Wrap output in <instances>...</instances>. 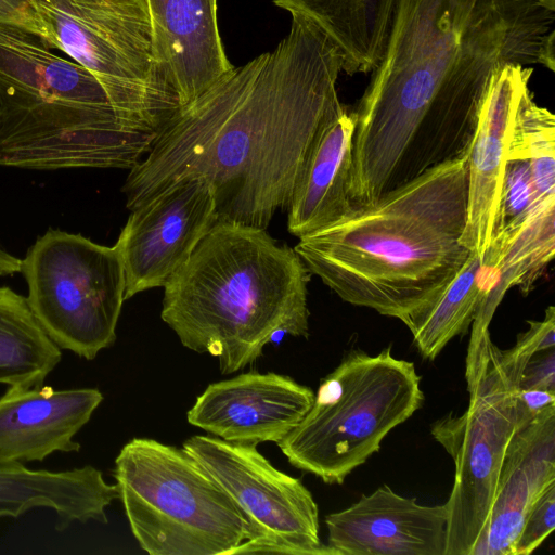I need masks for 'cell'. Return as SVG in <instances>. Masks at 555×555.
<instances>
[{"mask_svg": "<svg viewBox=\"0 0 555 555\" xmlns=\"http://www.w3.org/2000/svg\"><path fill=\"white\" fill-rule=\"evenodd\" d=\"M466 211L464 155L299 237L294 250L344 301L400 320L468 259L472 251L461 244Z\"/></svg>", "mask_w": 555, "mask_h": 555, "instance_id": "cell-3", "label": "cell"}, {"mask_svg": "<svg viewBox=\"0 0 555 555\" xmlns=\"http://www.w3.org/2000/svg\"><path fill=\"white\" fill-rule=\"evenodd\" d=\"M354 119L345 107L317 133L287 207V229L302 237L352 212L349 195Z\"/></svg>", "mask_w": 555, "mask_h": 555, "instance_id": "cell-20", "label": "cell"}, {"mask_svg": "<svg viewBox=\"0 0 555 555\" xmlns=\"http://www.w3.org/2000/svg\"><path fill=\"white\" fill-rule=\"evenodd\" d=\"M117 499L116 483H107L92 465L52 472L30 469L0 456V519L49 508L55 513L59 531L75 522L107 524L106 507Z\"/></svg>", "mask_w": 555, "mask_h": 555, "instance_id": "cell-19", "label": "cell"}, {"mask_svg": "<svg viewBox=\"0 0 555 555\" xmlns=\"http://www.w3.org/2000/svg\"><path fill=\"white\" fill-rule=\"evenodd\" d=\"M0 23L18 25L41 35L33 0H0Z\"/></svg>", "mask_w": 555, "mask_h": 555, "instance_id": "cell-31", "label": "cell"}, {"mask_svg": "<svg viewBox=\"0 0 555 555\" xmlns=\"http://www.w3.org/2000/svg\"><path fill=\"white\" fill-rule=\"evenodd\" d=\"M155 135L124 122L102 86L40 35L0 23V166L131 169Z\"/></svg>", "mask_w": 555, "mask_h": 555, "instance_id": "cell-5", "label": "cell"}, {"mask_svg": "<svg viewBox=\"0 0 555 555\" xmlns=\"http://www.w3.org/2000/svg\"><path fill=\"white\" fill-rule=\"evenodd\" d=\"M541 204L535 199L529 162L506 160L498 227L521 224Z\"/></svg>", "mask_w": 555, "mask_h": 555, "instance_id": "cell-26", "label": "cell"}, {"mask_svg": "<svg viewBox=\"0 0 555 555\" xmlns=\"http://www.w3.org/2000/svg\"><path fill=\"white\" fill-rule=\"evenodd\" d=\"M555 527V483L543 491L527 512L512 555L533 553Z\"/></svg>", "mask_w": 555, "mask_h": 555, "instance_id": "cell-28", "label": "cell"}, {"mask_svg": "<svg viewBox=\"0 0 555 555\" xmlns=\"http://www.w3.org/2000/svg\"><path fill=\"white\" fill-rule=\"evenodd\" d=\"M309 273L266 229L216 221L164 286L160 317L185 348L232 374L280 333L308 337Z\"/></svg>", "mask_w": 555, "mask_h": 555, "instance_id": "cell-4", "label": "cell"}, {"mask_svg": "<svg viewBox=\"0 0 555 555\" xmlns=\"http://www.w3.org/2000/svg\"><path fill=\"white\" fill-rule=\"evenodd\" d=\"M555 483V405L514 434L501 467L485 539L476 555H512L527 512Z\"/></svg>", "mask_w": 555, "mask_h": 555, "instance_id": "cell-18", "label": "cell"}, {"mask_svg": "<svg viewBox=\"0 0 555 555\" xmlns=\"http://www.w3.org/2000/svg\"><path fill=\"white\" fill-rule=\"evenodd\" d=\"M533 68L505 65L491 78L466 152L467 211L461 244L483 255L500 216L506 157L524 91Z\"/></svg>", "mask_w": 555, "mask_h": 555, "instance_id": "cell-14", "label": "cell"}, {"mask_svg": "<svg viewBox=\"0 0 555 555\" xmlns=\"http://www.w3.org/2000/svg\"><path fill=\"white\" fill-rule=\"evenodd\" d=\"M519 389H544L555 392V350L541 351L532 356L520 375Z\"/></svg>", "mask_w": 555, "mask_h": 555, "instance_id": "cell-29", "label": "cell"}, {"mask_svg": "<svg viewBox=\"0 0 555 555\" xmlns=\"http://www.w3.org/2000/svg\"><path fill=\"white\" fill-rule=\"evenodd\" d=\"M508 159L529 162L538 204L555 198V117L533 101L529 88L524 91L518 104Z\"/></svg>", "mask_w": 555, "mask_h": 555, "instance_id": "cell-25", "label": "cell"}, {"mask_svg": "<svg viewBox=\"0 0 555 555\" xmlns=\"http://www.w3.org/2000/svg\"><path fill=\"white\" fill-rule=\"evenodd\" d=\"M312 21L339 49L348 75L371 73L379 62L399 0H273Z\"/></svg>", "mask_w": 555, "mask_h": 555, "instance_id": "cell-22", "label": "cell"}, {"mask_svg": "<svg viewBox=\"0 0 555 555\" xmlns=\"http://www.w3.org/2000/svg\"><path fill=\"white\" fill-rule=\"evenodd\" d=\"M62 359L27 297L0 286V384L38 388Z\"/></svg>", "mask_w": 555, "mask_h": 555, "instance_id": "cell-24", "label": "cell"}, {"mask_svg": "<svg viewBox=\"0 0 555 555\" xmlns=\"http://www.w3.org/2000/svg\"><path fill=\"white\" fill-rule=\"evenodd\" d=\"M22 259L8 253L0 246V276L21 272Z\"/></svg>", "mask_w": 555, "mask_h": 555, "instance_id": "cell-33", "label": "cell"}, {"mask_svg": "<svg viewBox=\"0 0 555 555\" xmlns=\"http://www.w3.org/2000/svg\"><path fill=\"white\" fill-rule=\"evenodd\" d=\"M313 399L311 388L289 376L249 372L209 384L186 420L229 442L278 443L302 421Z\"/></svg>", "mask_w": 555, "mask_h": 555, "instance_id": "cell-13", "label": "cell"}, {"mask_svg": "<svg viewBox=\"0 0 555 555\" xmlns=\"http://www.w3.org/2000/svg\"><path fill=\"white\" fill-rule=\"evenodd\" d=\"M527 331L518 334L514 347L500 350L504 369L519 382L529 359L544 350L555 348V308L550 306L541 321H528Z\"/></svg>", "mask_w": 555, "mask_h": 555, "instance_id": "cell-27", "label": "cell"}, {"mask_svg": "<svg viewBox=\"0 0 555 555\" xmlns=\"http://www.w3.org/2000/svg\"><path fill=\"white\" fill-rule=\"evenodd\" d=\"M334 555H444L446 504L423 505L384 485L325 517Z\"/></svg>", "mask_w": 555, "mask_h": 555, "instance_id": "cell-15", "label": "cell"}, {"mask_svg": "<svg viewBox=\"0 0 555 555\" xmlns=\"http://www.w3.org/2000/svg\"><path fill=\"white\" fill-rule=\"evenodd\" d=\"M555 31L552 29L548 34L543 37L541 42L539 53H538V63L544 65L550 70H555Z\"/></svg>", "mask_w": 555, "mask_h": 555, "instance_id": "cell-32", "label": "cell"}, {"mask_svg": "<svg viewBox=\"0 0 555 555\" xmlns=\"http://www.w3.org/2000/svg\"><path fill=\"white\" fill-rule=\"evenodd\" d=\"M41 37L104 89L127 125L157 131L180 107L144 0H33Z\"/></svg>", "mask_w": 555, "mask_h": 555, "instance_id": "cell-8", "label": "cell"}, {"mask_svg": "<svg viewBox=\"0 0 555 555\" xmlns=\"http://www.w3.org/2000/svg\"><path fill=\"white\" fill-rule=\"evenodd\" d=\"M234 501L249 525L236 554L334 555L319 535V508L300 479L275 468L253 444L195 435L182 447Z\"/></svg>", "mask_w": 555, "mask_h": 555, "instance_id": "cell-11", "label": "cell"}, {"mask_svg": "<svg viewBox=\"0 0 555 555\" xmlns=\"http://www.w3.org/2000/svg\"><path fill=\"white\" fill-rule=\"evenodd\" d=\"M555 405V392L544 389L516 390L517 430L526 427L548 408Z\"/></svg>", "mask_w": 555, "mask_h": 555, "instance_id": "cell-30", "label": "cell"}, {"mask_svg": "<svg viewBox=\"0 0 555 555\" xmlns=\"http://www.w3.org/2000/svg\"><path fill=\"white\" fill-rule=\"evenodd\" d=\"M541 4L542 7L548 9L550 11L555 12V0H533Z\"/></svg>", "mask_w": 555, "mask_h": 555, "instance_id": "cell-34", "label": "cell"}, {"mask_svg": "<svg viewBox=\"0 0 555 555\" xmlns=\"http://www.w3.org/2000/svg\"><path fill=\"white\" fill-rule=\"evenodd\" d=\"M423 402L413 362L395 358L390 346L374 356L353 350L322 379L308 413L276 444L296 468L341 485Z\"/></svg>", "mask_w": 555, "mask_h": 555, "instance_id": "cell-6", "label": "cell"}, {"mask_svg": "<svg viewBox=\"0 0 555 555\" xmlns=\"http://www.w3.org/2000/svg\"><path fill=\"white\" fill-rule=\"evenodd\" d=\"M102 401L96 388L8 387L0 397V456L24 464L79 452L74 437Z\"/></svg>", "mask_w": 555, "mask_h": 555, "instance_id": "cell-16", "label": "cell"}, {"mask_svg": "<svg viewBox=\"0 0 555 555\" xmlns=\"http://www.w3.org/2000/svg\"><path fill=\"white\" fill-rule=\"evenodd\" d=\"M217 221L209 184L184 177L131 210L116 246L125 274V300L164 287Z\"/></svg>", "mask_w": 555, "mask_h": 555, "instance_id": "cell-12", "label": "cell"}, {"mask_svg": "<svg viewBox=\"0 0 555 555\" xmlns=\"http://www.w3.org/2000/svg\"><path fill=\"white\" fill-rule=\"evenodd\" d=\"M554 17L533 0H399L352 112L354 206L466 155L492 76L538 63Z\"/></svg>", "mask_w": 555, "mask_h": 555, "instance_id": "cell-1", "label": "cell"}, {"mask_svg": "<svg viewBox=\"0 0 555 555\" xmlns=\"http://www.w3.org/2000/svg\"><path fill=\"white\" fill-rule=\"evenodd\" d=\"M467 409L431 426L455 465L448 501L444 555H476L490 521L501 467L517 430L518 383L504 369L490 333L469 339L465 359Z\"/></svg>", "mask_w": 555, "mask_h": 555, "instance_id": "cell-9", "label": "cell"}, {"mask_svg": "<svg viewBox=\"0 0 555 555\" xmlns=\"http://www.w3.org/2000/svg\"><path fill=\"white\" fill-rule=\"evenodd\" d=\"M21 272L33 313L60 349L93 360L114 344L125 301L116 245L49 230L27 250Z\"/></svg>", "mask_w": 555, "mask_h": 555, "instance_id": "cell-10", "label": "cell"}, {"mask_svg": "<svg viewBox=\"0 0 555 555\" xmlns=\"http://www.w3.org/2000/svg\"><path fill=\"white\" fill-rule=\"evenodd\" d=\"M113 474L131 532L150 555H229L249 539L241 509L183 448L133 438Z\"/></svg>", "mask_w": 555, "mask_h": 555, "instance_id": "cell-7", "label": "cell"}, {"mask_svg": "<svg viewBox=\"0 0 555 555\" xmlns=\"http://www.w3.org/2000/svg\"><path fill=\"white\" fill-rule=\"evenodd\" d=\"M341 70L335 43L293 14L273 50L234 67L162 125L122 186L127 208L193 176L209 184L217 221L267 229L287 209L317 133L345 108Z\"/></svg>", "mask_w": 555, "mask_h": 555, "instance_id": "cell-2", "label": "cell"}, {"mask_svg": "<svg viewBox=\"0 0 555 555\" xmlns=\"http://www.w3.org/2000/svg\"><path fill=\"white\" fill-rule=\"evenodd\" d=\"M496 229L501 232L502 248L487 294L472 322V333L489 331L506 292L518 286L524 294L529 293L540 272L553 259L555 199L541 204L521 224Z\"/></svg>", "mask_w": 555, "mask_h": 555, "instance_id": "cell-23", "label": "cell"}, {"mask_svg": "<svg viewBox=\"0 0 555 555\" xmlns=\"http://www.w3.org/2000/svg\"><path fill=\"white\" fill-rule=\"evenodd\" d=\"M155 43L184 106L231 72L218 29L217 0H144Z\"/></svg>", "mask_w": 555, "mask_h": 555, "instance_id": "cell-17", "label": "cell"}, {"mask_svg": "<svg viewBox=\"0 0 555 555\" xmlns=\"http://www.w3.org/2000/svg\"><path fill=\"white\" fill-rule=\"evenodd\" d=\"M502 248L495 232L483 255L472 251L455 276L428 301L403 315L414 345L424 359L434 360L454 337L472 325L492 279Z\"/></svg>", "mask_w": 555, "mask_h": 555, "instance_id": "cell-21", "label": "cell"}]
</instances>
